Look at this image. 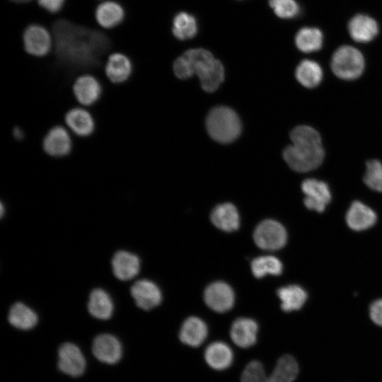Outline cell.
<instances>
[{"label": "cell", "mask_w": 382, "mask_h": 382, "mask_svg": "<svg viewBox=\"0 0 382 382\" xmlns=\"http://www.w3.org/2000/svg\"><path fill=\"white\" fill-rule=\"evenodd\" d=\"M204 359L214 369L224 370L232 363L233 352L228 345L223 342H214L205 349Z\"/></svg>", "instance_id": "24"}, {"label": "cell", "mask_w": 382, "mask_h": 382, "mask_svg": "<svg viewBox=\"0 0 382 382\" xmlns=\"http://www.w3.org/2000/svg\"><path fill=\"white\" fill-rule=\"evenodd\" d=\"M323 34L316 28H303L299 30L295 37L297 48L306 53L320 50L323 45Z\"/></svg>", "instance_id": "30"}, {"label": "cell", "mask_w": 382, "mask_h": 382, "mask_svg": "<svg viewBox=\"0 0 382 382\" xmlns=\"http://www.w3.org/2000/svg\"><path fill=\"white\" fill-rule=\"evenodd\" d=\"M56 69L69 81L76 74L100 69L112 42L104 33L58 19L52 24ZM91 73V72H90Z\"/></svg>", "instance_id": "1"}, {"label": "cell", "mask_w": 382, "mask_h": 382, "mask_svg": "<svg viewBox=\"0 0 382 382\" xmlns=\"http://www.w3.org/2000/svg\"><path fill=\"white\" fill-rule=\"evenodd\" d=\"M125 13L123 7L115 1H105L96 8L95 16L98 23L105 29L120 25L124 21Z\"/></svg>", "instance_id": "21"}, {"label": "cell", "mask_w": 382, "mask_h": 382, "mask_svg": "<svg viewBox=\"0 0 382 382\" xmlns=\"http://www.w3.org/2000/svg\"><path fill=\"white\" fill-rule=\"evenodd\" d=\"M9 1L14 3H17V4H24V3H28L32 0H9Z\"/></svg>", "instance_id": "38"}, {"label": "cell", "mask_w": 382, "mask_h": 382, "mask_svg": "<svg viewBox=\"0 0 382 382\" xmlns=\"http://www.w3.org/2000/svg\"><path fill=\"white\" fill-rule=\"evenodd\" d=\"M207 332L205 323L197 317L192 316L183 322L180 330L179 338L183 343L196 347L205 340Z\"/></svg>", "instance_id": "20"}, {"label": "cell", "mask_w": 382, "mask_h": 382, "mask_svg": "<svg viewBox=\"0 0 382 382\" xmlns=\"http://www.w3.org/2000/svg\"><path fill=\"white\" fill-rule=\"evenodd\" d=\"M299 364L291 355L281 357L268 376V382H294L299 374Z\"/></svg>", "instance_id": "28"}, {"label": "cell", "mask_w": 382, "mask_h": 382, "mask_svg": "<svg viewBox=\"0 0 382 382\" xmlns=\"http://www.w3.org/2000/svg\"><path fill=\"white\" fill-rule=\"evenodd\" d=\"M292 144L283 152L289 166L301 173L317 168L323 163L325 151L319 133L307 125L296 127L290 133Z\"/></svg>", "instance_id": "2"}, {"label": "cell", "mask_w": 382, "mask_h": 382, "mask_svg": "<svg viewBox=\"0 0 382 382\" xmlns=\"http://www.w3.org/2000/svg\"><path fill=\"white\" fill-rule=\"evenodd\" d=\"M113 302L110 296L102 289H93L89 296L88 311L94 318L108 320L113 313Z\"/></svg>", "instance_id": "23"}, {"label": "cell", "mask_w": 382, "mask_h": 382, "mask_svg": "<svg viewBox=\"0 0 382 382\" xmlns=\"http://www.w3.org/2000/svg\"><path fill=\"white\" fill-rule=\"evenodd\" d=\"M8 320L16 328L28 330L37 325L38 317L29 306L23 303L16 302L9 309Z\"/></svg>", "instance_id": "26"}, {"label": "cell", "mask_w": 382, "mask_h": 382, "mask_svg": "<svg viewBox=\"0 0 382 382\" xmlns=\"http://www.w3.org/2000/svg\"><path fill=\"white\" fill-rule=\"evenodd\" d=\"M4 214V206L1 204V215L3 216Z\"/></svg>", "instance_id": "39"}, {"label": "cell", "mask_w": 382, "mask_h": 382, "mask_svg": "<svg viewBox=\"0 0 382 382\" xmlns=\"http://www.w3.org/2000/svg\"><path fill=\"white\" fill-rule=\"evenodd\" d=\"M202 88L207 92H213L219 88L224 79V69L216 59L202 66L197 73Z\"/></svg>", "instance_id": "25"}, {"label": "cell", "mask_w": 382, "mask_h": 382, "mask_svg": "<svg viewBox=\"0 0 382 382\" xmlns=\"http://www.w3.org/2000/svg\"><path fill=\"white\" fill-rule=\"evenodd\" d=\"M269 5L281 18H292L299 15L300 8L295 0H269Z\"/></svg>", "instance_id": "34"}, {"label": "cell", "mask_w": 382, "mask_h": 382, "mask_svg": "<svg viewBox=\"0 0 382 382\" xmlns=\"http://www.w3.org/2000/svg\"><path fill=\"white\" fill-rule=\"evenodd\" d=\"M376 219L374 211L359 201L353 202L346 214L348 226L357 231L371 228L375 224Z\"/></svg>", "instance_id": "16"}, {"label": "cell", "mask_w": 382, "mask_h": 382, "mask_svg": "<svg viewBox=\"0 0 382 382\" xmlns=\"http://www.w3.org/2000/svg\"><path fill=\"white\" fill-rule=\"evenodd\" d=\"M241 382H268L262 364L258 361H252L245 367Z\"/></svg>", "instance_id": "35"}, {"label": "cell", "mask_w": 382, "mask_h": 382, "mask_svg": "<svg viewBox=\"0 0 382 382\" xmlns=\"http://www.w3.org/2000/svg\"><path fill=\"white\" fill-rule=\"evenodd\" d=\"M257 331L258 326L254 320L240 318L231 325L230 335L237 346L248 348L256 342Z\"/></svg>", "instance_id": "18"}, {"label": "cell", "mask_w": 382, "mask_h": 382, "mask_svg": "<svg viewBox=\"0 0 382 382\" xmlns=\"http://www.w3.org/2000/svg\"><path fill=\"white\" fill-rule=\"evenodd\" d=\"M348 30L352 38L358 42H370L378 33L376 21L364 14L354 16L349 22Z\"/></svg>", "instance_id": "19"}, {"label": "cell", "mask_w": 382, "mask_h": 382, "mask_svg": "<svg viewBox=\"0 0 382 382\" xmlns=\"http://www.w3.org/2000/svg\"><path fill=\"white\" fill-rule=\"evenodd\" d=\"M22 40L25 52L37 58L47 56L54 48L52 35L40 24L28 25L23 33Z\"/></svg>", "instance_id": "7"}, {"label": "cell", "mask_w": 382, "mask_h": 382, "mask_svg": "<svg viewBox=\"0 0 382 382\" xmlns=\"http://www.w3.org/2000/svg\"><path fill=\"white\" fill-rule=\"evenodd\" d=\"M281 301V308L285 312L299 310L306 303L307 294L298 285H289L277 290Z\"/></svg>", "instance_id": "27"}, {"label": "cell", "mask_w": 382, "mask_h": 382, "mask_svg": "<svg viewBox=\"0 0 382 382\" xmlns=\"http://www.w3.org/2000/svg\"><path fill=\"white\" fill-rule=\"evenodd\" d=\"M38 5L49 13L59 12L64 6L66 0H37Z\"/></svg>", "instance_id": "37"}, {"label": "cell", "mask_w": 382, "mask_h": 382, "mask_svg": "<svg viewBox=\"0 0 382 382\" xmlns=\"http://www.w3.org/2000/svg\"><path fill=\"white\" fill-rule=\"evenodd\" d=\"M369 316L376 325L382 327V299L374 301L370 305Z\"/></svg>", "instance_id": "36"}, {"label": "cell", "mask_w": 382, "mask_h": 382, "mask_svg": "<svg viewBox=\"0 0 382 382\" xmlns=\"http://www.w3.org/2000/svg\"><path fill=\"white\" fill-rule=\"evenodd\" d=\"M172 31L180 40L192 38L197 32V24L193 16L180 12L173 18Z\"/></svg>", "instance_id": "31"}, {"label": "cell", "mask_w": 382, "mask_h": 382, "mask_svg": "<svg viewBox=\"0 0 382 382\" xmlns=\"http://www.w3.org/2000/svg\"><path fill=\"white\" fill-rule=\"evenodd\" d=\"M63 120L66 128L79 138H88L95 134L96 119L85 107L73 106L68 108Z\"/></svg>", "instance_id": "9"}, {"label": "cell", "mask_w": 382, "mask_h": 382, "mask_svg": "<svg viewBox=\"0 0 382 382\" xmlns=\"http://www.w3.org/2000/svg\"><path fill=\"white\" fill-rule=\"evenodd\" d=\"M204 299L212 310L224 313L230 310L234 303V294L231 287L224 282H216L205 289Z\"/></svg>", "instance_id": "14"}, {"label": "cell", "mask_w": 382, "mask_h": 382, "mask_svg": "<svg viewBox=\"0 0 382 382\" xmlns=\"http://www.w3.org/2000/svg\"><path fill=\"white\" fill-rule=\"evenodd\" d=\"M103 71L111 83L120 86L129 81L133 74L134 65L130 57L126 54L115 52L108 57Z\"/></svg>", "instance_id": "11"}, {"label": "cell", "mask_w": 382, "mask_h": 382, "mask_svg": "<svg viewBox=\"0 0 382 382\" xmlns=\"http://www.w3.org/2000/svg\"><path fill=\"white\" fill-rule=\"evenodd\" d=\"M103 86L98 78L90 72L75 77L71 84L74 98L83 107H91L99 103L103 95Z\"/></svg>", "instance_id": "6"}, {"label": "cell", "mask_w": 382, "mask_h": 382, "mask_svg": "<svg viewBox=\"0 0 382 382\" xmlns=\"http://www.w3.org/2000/svg\"><path fill=\"white\" fill-rule=\"evenodd\" d=\"M57 366L62 373L71 377H79L85 371L86 359L77 345L64 342L58 349Z\"/></svg>", "instance_id": "10"}, {"label": "cell", "mask_w": 382, "mask_h": 382, "mask_svg": "<svg viewBox=\"0 0 382 382\" xmlns=\"http://www.w3.org/2000/svg\"><path fill=\"white\" fill-rule=\"evenodd\" d=\"M295 76L302 86L310 88H314L323 79V70L317 62L304 59L296 67Z\"/></svg>", "instance_id": "29"}, {"label": "cell", "mask_w": 382, "mask_h": 382, "mask_svg": "<svg viewBox=\"0 0 382 382\" xmlns=\"http://www.w3.org/2000/svg\"><path fill=\"white\" fill-rule=\"evenodd\" d=\"M305 195L303 202L311 210L323 212L331 200V192L327 183L315 178L306 179L301 184Z\"/></svg>", "instance_id": "12"}, {"label": "cell", "mask_w": 382, "mask_h": 382, "mask_svg": "<svg viewBox=\"0 0 382 382\" xmlns=\"http://www.w3.org/2000/svg\"><path fill=\"white\" fill-rule=\"evenodd\" d=\"M92 352L98 361L108 364H115L122 358V346L115 336L104 333L94 338Z\"/></svg>", "instance_id": "13"}, {"label": "cell", "mask_w": 382, "mask_h": 382, "mask_svg": "<svg viewBox=\"0 0 382 382\" xmlns=\"http://www.w3.org/2000/svg\"><path fill=\"white\" fill-rule=\"evenodd\" d=\"M253 238L259 248L275 250L284 246L287 240V233L280 223L275 220L267 219L257 226Z\"/></svg>", "instance_id": "8"}, {"label": "cell", "mask_w": 382, "mask_h": 382, "mask_svg": "<svg viewBox=\"0 0 382 382\" xmlns=\"http://www.w3.org/2000/svg\"><path fill=\"white\" fill-rule=\"evenodd\" d=\"M71 132L59 124L51 126L44 134L41 147L44 154L51 158H63L74 151V141Z\"/></svg>", "instance_id": "5"}, {"label": "cell", "mask_w": 382, "mask_h": 382, "mask_svg": "<svg viewBox=\"0 0 382 382\" xmlns=\"http://www.w3.org/2000/svg\"><path fill=\"white\" fill-rule=\"evenodd\" d=\"M131 295L137 306L143 310H150L158 306L162 294L158 286L147 279L137 281L131 287Z\"/></svg>", "instance_id": "15"}, {"label": "cell", "mask_w": 382, "mask_h": 382, "mask_svg": "<svg viewBox=\"0 0 382 382\" xmlns=\"http://www.w3.org/2000/svg\"><path fill=\"white\" fill-rule=\"evenodd\" d=\"M364 59L355 47L344 45L333 54L331 59L332 72L340 79L353 80L359 77L364 69Z\"/></svg>", "instance_id": "4"}, {"label": "cell", "mask_w": 382, "mask_h": 382, "mask_svg": "<svg viewBox=\"0 0 382 382\" xmlns=\"http://www.w3.org/2000/svg\"><path fill=\"white\" fill-rule=\"evenodd\" d=\"M114 275L120 280L127 281L134 278L139 272L140 260L134 254L119 250L112 259Z\"/></svg>", "instance_id": "17"}, {"label": "cell", "mask_w": 382, "mask_h": 382, "mask_svg": "<svg viewBox=\"0 0 382 382\" xmlns=\"http://www.w3.org/2000/svg\"><path fill=\"white\" fill-rule=\"evenodd\" d=\"M206 127L209 136L220 143H230L241 134V123L236 112L225 106H217L209 112Z\"/></svg>", "instance_id": "3"}, {"label": "cell", "mask_w": 382, "mask_h": 382, "mask_svg": "<svg viewBox=\"0 0 382 382\" xmlns=\"http://www.w3.org/2000/svg\"><path fill=\"white\" fill-rule=\"evenodd\" d=\"M364 181L370 189L382 192V163L380 161L374 159L366 162Z\"/></svg>", "instance_id": "33"}, {"label": "cell", "mask_w": 382, "mask_h": 382, "mask_svg": "<svg viewBox=\"0 0 382 382\" xmlns=\"http://www.w3.org/2000/svg\"><path fill=\"white\" fill-rule=\"evenodd\" d=\"M211 221L216 227L226 232L237 230L240 224L238 212L231 203L215 207L211 214Z\"/></svg>", "instance_id": "22"}, {"label": "cell", "mask_w": 382, "mask_h": 382, "mask_svg": "<svg viewBox=\"0 0 382 382\" xmlns=\"http://www.w3.org/2000/svg\"><path fill=\"white\" fill-rule=\"evenodd\" d=\"M250 267L253 274L257 278H262L267 274L279 275L283 270L281 261L272 255L255 258L251 262Z\"/></svg>", "instance_id": "32"}]
</instances>
